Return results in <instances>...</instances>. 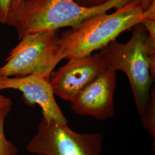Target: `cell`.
I'll return each mask as SVG.
<instances>
[{"label":"cell","instance_id":"cell-16","mask_svg":"<svg viewBox=\"0 0 155 155\" xmlns=\"http://www.w3.org/2000/svg\"><path fill=\"white\" fill-rule=\"evenodd\" d=\"M154 1H155V0H142L141 2V5L143 11H145L149 7V6Z\"/></svg>","mask_w":155,"mask_h":155},{"label":"cell","instance_id":"cell-17","mask_svg":"<svg viewBox=\"0 0 155 155\" xmlns=\"http://www.w3.org/2000/svg\"><path fill=\"white\" fill-rule=\"evenodd\" d=\"M24 0H13L12 5L11 8V12H10V14L12 13V12L15 11L17 8L18 7V6L20 5L22 1Z\"/></svg>","mask_w":155,"mask_h":155},{"label":"cell","instance_id":"cell-12","mask_svg":"<svg viewBox=\"0 0 155 155\" xmlns=\"http://www.w3.org/2000/svg\"><path fill=\"white\" fill-rule=\"evenodd\" d=\"M109 1L110 0H75L78 4L86 8H93L102 5Z\"/></svg>","mask_w":155,"mask_h":155},{"label":"cell","instance_id":"cell-14","mask_svg":"<svg viewBox=\"0 0 155 155\" xmlns=\"http://www.w3.org/2000/svg\"><path fill=\"white\" fill-rule=\"evenodd\" d=\"M143 18L155 20V1L153 2L149 7L143 12Z\"/></svg>","mask_w":155,"mask_h":155},{"label":"cell","instance_id":"cell-1","mask_svg":"<svg viewBox=\"0 0 155 155\" xmlns=\"http://www.w3.org/2000/svg\"><path fill=\"white\" fill-rule=\"evenodd\" d=\"M132 0H110L93 8L79 5L75 0H24L6 22L16 31L18 39L29 33L73 27L101 13L116 10Z\"/></svg>","mask_w":155,"mask_h":155},{"label":"cell","instance_id":"cell-3","mask_svg":"<svg viewBox=\"0 0 155 155\" xmlns=\"http://www.w3.org/2000/svg\"><path fill=\"white\" fill-rule=\"evenodd\" d=\"M132 35L126 43L113 40L101 49L100 54L106 66L125 73L140 116L150 98L154 80L150 72L148 56L155 53V39L142 24L133 28Z\"/></svg>","mask_w":155,"mask_h":155},{"label":"cell","instance_id":"cell-10","mask_svg":"<svg viewBox=\"0 0 155 155\" xmlns=\"http://www.w3.org/2000/svg\"><path fill=\"white\" fill-rule=\"evenodd\" d=\"M11 110V106L0 109V155H17L16 147L6 137L4 125L6 117Z\"/></svg>","mask_w":155,"mask_h":155},{"label":"cell","instance_id":"cell-8","mask_svg":"<svg viewBox=\"0 0 155 155\" xmlns=\"http://www.w3.org/2000/svg\"><path fill=\"white\" fill-rule=\"evenodd\" d=\"M6 89L20 91L24 102L31 106L38 105L42 110V116L47 121L68 123L56 101L50 78L40 74L22 77L0 76V91Z\"/></svg>","mask_w":155,"mask_h":155},{"label":"cell","instance_id":"cell-9","mask_svg":"<svg viewBox=\"0 0 155 155\" xmlns=\"http://www.w3.org/2000/svg\"><path fill=\"white\" fill-rule=\"evenodd\" d=\"M143 127L153 139V150L155 147V88L153 85L150 91V98L144 113L140 116Z\"/></svg>","mask_w":155,"mask_h":155},{"label":"cell","instance_id":"cell-11","mask_svg":"<svg viewBox=\"0 0 155 155\" xmlns=\"http://www.w3.org/2000/svg\"><path fill=\"white\" fill-rule=\"evenodd\" d=\"M13 0H0V22L5 24L10 15Z\"/></svg>","mask_w":155,"mask_h":155},{"label":"cell","instance_id":"cell-7","mask_svg":"<svg viewBox=\"0 0 155 155\" xmlns=\"http://www.w3.org/2000/svg\"><path fill=\"white\" fill-rule=\"evenodd\" d=\"M68 61L64 66L52 71L50 82L55 95L71 102L107 67L100 52Z\"/></svg>","mask_w":155,"mask_h":155},{"label":"cell","instance_id":"cell-6","mask_svg":"<svg viewBox=\"0 0 155 155\" xmlns=\"http://www.w3.org/2000/svg\"><path fill=\"white\" fill-rule=\"evenodd\" d=\"M116 88V71L106 67L71 102L72 110L77 115L100 121L114 117Z\"/></svg>","mask_w":155,"mask_h":155},{"label":"cell","instance_id":"cell-13","mask_svg":"<svg viewBox=\"0 0 155 155\" xmlns=\"http://www.w3.org/2000/svg\"><path fill=\"white\" fill-rule=\"evenodd\" d=\"M144 25L150 36L155 39V21L146 18H143L140 22Z\"/></svg>","mask_w":155,"mask_h":155},{"label":"cell","instance_id":"cell-4","mask_svg":"<svg viewBox=\"0 0 155 155\" xmlns=\"http://www.w3.org/2000/svg\"><path fill=\"white\" fill-rule=\"evenodd\" d=\"M59 29L29 33L20 39L0 68V76L22 77L40 74L50 78L64 59L59 44Z\"/></svg>","mask_w":155,"mask_h":155},{"label":"cell","instance_id":"cell-5","mask_svg":"<svg viewBox=\"0 0 155 155\" xmlns=\"http://www.w3.org/2000/svg\"><path fill=\"white\" fill-rule=\"evenodd\" d=\"M103 136L100 133H78L68 124L47 121L42 116L37 133L27 145L37 155H101Z\"/></svg>","mask_w":155,"mask_h":155},{"label":"cell","instance_id":"cell-2","mask_svg":"<svg viewBox=\"0 0 155 155\" xmlns=\"http://www.w3.org/2000/svg\"><path fill=\"white\" fill-rule=\"evenodd\" d=\"M142 0H132L111 14L91 17L60 35L64 59H78L101 50L143 19Z\"/></svg>","mask_w":155,"mask_h":155},{"label":"cell","instance_id":"cell-15","mask_svg":"<svg viewBox=\"0 0 155 155\" xmlns=\"http://www.w3.org/2000/svg\"><path fill=\"white\" fill-rule=\"evenodd\" d=\"M12 105L11 100L0 93V109L7 106H11Z\"/></svg>","mask_w":155,"mask_h":155}]
</instances>
